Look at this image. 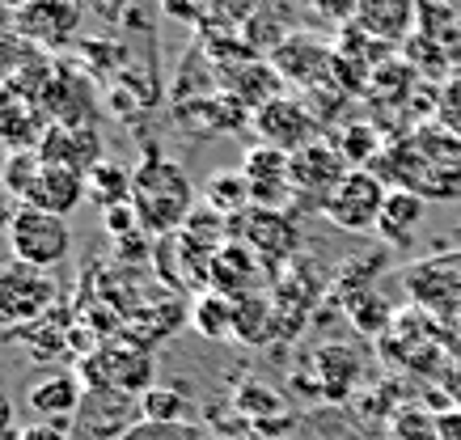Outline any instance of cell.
I'll list each match as a JSON object with an SVG mask.
<instances>
[{"label": "cell", "mask_w": 461, "mask_h": 440, "mask_svg": "<svg viewBox=\"0 0 461 440\" xmlns=\"http://www.w3.org/2000/svg\"><path fill=\"white\" fill-rule=\"evenodd\" d=\"M131 208L140 216V233L149 238H174L186 229L195 212V186L178 161L161 153H149L131 170Z\"/></svg>", "instance_id": "obj_1"}, {"label": "cell", "mask_w": 461, "mask_h": 440, "mask_svg": "<svg viewBox=\"0 0 461 440\" xmlns=\"http://www.w3.org/2000/svg\"><path fill=\"white\" fill-rule=\"evenodd\" d=\"M153 373H157L153 352L140 347V343H131L119 330L98 339L94 352H85L77 360V377L85 382V390H123V394L144 398L157 385Z\"/></svg>", "instance_id": "obj_2"}, {"label": "cell", "mask_w": 461, "mask_h": 440, "mask_svg": "<svg viewBox=\"0 0 461 440\" xmlns=\"http://www.w3.org/2000/svg\"><path fill=\"white\" fill-rule=\"evenodd\" d=\"M9 250L17 263L39 271L59 267L72 250V229L64 216L42 212V208H17L9 216Z\"/></svg>", "instance_id": "obj_3"}, {"label": "cell", "mask_w": 461, "mask_h": 440, "mask_svg": "<svg viewBox=\"0 0 461 440\" xmlns=\"http://www.w3.org/2000/svg\"><path fill=\"white\" fill-rule=\"evenodd\" d=\"M254 136L258 144H271V148H280V153H301L309 144H318L326 131H321V119L309 111L305 98H293V94H284V98L267 102L263 111H254L250 119Z\"/></svg>", "instance_id": "obj_4"}, {"label": "cell", "mask_w": 461, "mask_h": 440, "mask_svg": "<svg viewBox=\"0 0 461 440\" xmlns=\"http://www.w3.org/2000/svg\"><path fill=\"white\" fill-rule=\"evenodd\" d=\"M385 199H390V186L381 183L373 170H351L339 191L326 199V220L343 233H373L381 225V212H385Z\"/></svg>", "instance_id": "obj_5"}, {"label": "cell", "mask_w": 461, "mask_h": 440, "mask_svg": "<svg viewBox=\"0 0 461 440\" xmlns=\"http://www.w3.org/2000/svg\"><path fill=\"white\" fill-rule=\"evenodd\" d=\"M140 424V398L123 390H85L81 411L72 415V432L81 440H123Z\"/></svg>", "instance_id": "obj_6"}, {"label": "cell", "mask_w": 461, "mask_h": 440, "mask_svg": "<svg viewBox=\"0 0 461 440\" xmlns=\"http://www.w3.org/2000/svg\"><path fill=\"white\" fill-rule=\"evenodd\" d=\"M229 238H233V242H246L267 267L288 263V258L301 250V233H296L293 216L280 212V208H258V203L229 220Z\"/></svg>", "instance_id": "obj_7"}, {"label": "cell", "mask_w": 461, "mask_h": 440, "mask_svg": "<svg viewBox=\"0 0 461 440\" xmlns=\"http://www.w3.org/2000/svg\"><path fill=\"white\" fill-rule=\"evenodd\" d=\"M56 310V280L51 271L14 263L0 271V322H17V327H34Z\"/></svg>", "instance_id": "obj_8"}, {"label": "cell", "mask_w": 461, "mask_h": 440, "mask_svg": "<svg viewBox=\"0 0 461 440\" xmlns=\"http://www.w3.org/2000/svg\"><path fill=\"white\" fill-rule=\"evenodd\" d=\"M351 174V166L343 161V153L335 148V140H318L293 153L288 161V183H293V195L305 199L309 208H326V199L339 191V183Z\"/></svg>", "instance_id": "obj_9"}, {"label": "cell", "mask_w": 461, "mask_h": 440, "mask_svg": "<svg viewBox=\"0 0 461 440\" xmlns=\"http://www.w3.org/2000/svg\"><path fill=\"white\" fill-rule=\"evenodd\" d=\"M14 30L17 39H26L34 47H64L81 30L85 9L81 0H26L22 9H14Z\"/></svg>", "instance_id": "obj_10"}, {"label": "cell", "mask_w": 461, "mask_h": 440, "mask_svg": "<svg viewBox=\"0 0 461 440\" xmlns=\"http://www.w3.org/2000/svg\"><path fill=\"white\" fill-rule=\"evenodd\" d=\"M330 56H335V47L318 43L309 34H288V39H280V43L267 51L271 68L284 76V85L301 89V94H309L313 85H321L330 76Z\"/></svg>", "instance_id": "obj_11"}, {"label": "cell", "mask_w": 461, "mask_h": 440, "mask_svg": "<svg viewBox=\"0 0 461 440\" xmlns=\"http://www.w3.org/2000/svg\"><path fill=\"white\" fill-rule=\"evenodd\" d=\"M216 81H221V94H233L250 114L263 111L267 102L284 98V89H288L267 56H246V59L216 64Z\"/></svg>", "instance_id": "obj_12"}, {"label": "cell", "mask_w": 461, "mask_h": 440, "mask_svg": "<svg viewBox=\"0 0 461 440\" xmlns=\"http://www.w3.org/2000/svg\"><path fill=\"white\" fill-rule=\"evenodd\" d=\"M47 123H59V128H94V89L81 72L72 68H56L51 81H42V94L34 102Z\"/></svg>", "instance_id": "obj_13"}, {"label": "cell", "mask_w": 461, "mask_h": 440, "mask_svg": "<svg viewBox=\"0 0 461 440\" xmlns=\"http://www.w3.org/2000/svg\"><path fill=\"white\" fill-rule=\"evenodd\" d=\"M263 271H267V263L254 255L250 246L229 238V242L216 250V258H212L208 288L229 301H246V297H254V288L263 284Z\"/></svg>", "instance_id": "obj_14"}, {"label": "cell", "mask_w": 461, "mask_h": 440, "mask_svg": "<svg viewBox=\"0 0 461 440\" xmlns=\"http://www.w3.org/2000/svg\"><path fill=\"white\" fill-rule=\"evenodd\" d=\"M288 161L293 157L280 153V148H271V144H254L250 153L241 157V174H246V183H250V195L258 208H280L284 203H293V183H288Z\"/></svg>", "instance_id": "obj_15"}, {"label": "cell", "mask_w": 461, "mask_h": 440, "mask_svg": "<svg viewBox=\"0 0 461 440\" xmlns=\"http://www.w3.org/2000/svg\"><path fill=\"white\" fill-rule=\"evenodd\" d=\"M39 157L47 166H64V170H77V174H85V178L106 161V157H102L98 128H59V123L47 128V136H42V144H39Z\"/></svg>", "instance_id": "obj_16"}, {"label": "cell", "mask_w": 461, "mask_h": 440, "mask_svg": "<svg viewBox=\"0 0 461 440\" xmlns=\"http://www.w3.org/2000/svg\"><path fill=\"white\" fill-rule=\"evenodd\" d=\"M81 398H85V382L77 377V369H51L30 385L26 407L39 415L42 424L64 427V419H72L81 411Z\"/></svg>", "instance_id": "obj_17"}, {"label": "cell", "mask_w": 461, "mask_h": 440, "mask_svg": "<svg viewBox=\"0 0 461 440\" xmlns=\"http://www.w3.org/2000/svg\"><path fill=\"white\" fill-rule=\"evenodd\" d=\"M356 26L402 51L415 39V26H420V0H360Z\"/></svg>", "instance_id": "obj_18"}, {"label": "cell", "mask_w": 461, "mask_h": 440, "mask_svg": "<svg viewBox=\"0 0 461 440\" xmlns=\"http://www.w3.org/2000/svg\"><path fill=\"white\" fill-rule=\"evenodd\" d=\"M406 292L428 310H445L448 301L461 297V255H440L411 267L406 271Z\"/></svg>", "instance_id": "obj_19"}, {"label": "cell", "mask_w": 461, "mask_h": 440, "mask_svg": "<svg viewBox=\"0 0 461 440\" xmlns=\"http://www.w3.org/2000/svg\"><path fill=\"white\" fill-rule=\"evenodd\" d=\"M89 195V186H85V174L77 170H64V166H42L39 183L30 191V199L22 208H42V212H56L68 220L77 208H81V199Z\"/></svg>", "instance_id": "obj_20"}, {"label": "cell", "mask_w": 461, "mask_h": 440, "mask_svg": "<svg viewBox=\"0 0 461 440\" xmlns=\"http://www.w3.org/2000/svg\"><path fill=\"white\" fill-rule=\"evenodd\" d=\"M313 369H318V394L330 398V402H343V398H351L356 382H360L364 360L348 343H326V347L313 352Z\"/></svg>", "instance_id": "obj_21"}, {"label": "cell", "mask_w": 461, "mask_h": 440, "mask_svg": "<svg viewBox=\"0 0 461 440\" xmlns=\"http://www.w3.org/2000/svg\"><path fill=\"white\" fill-rule=\"evenodd\" d=\"M186 322V305L182 301H161V305H136V313H127L119 322V335H127L131 343H140L153 352L161 339H169L174 330Z\"/></svg>", "instance_id": "obj_22"}, {"label": "cell", "mask_w": 461, "mask_h": 440, "mask_svg": "<svg viewBox=\"0 0 461 440\" xmlns=\"http://www.w3.org/2000/svg\"><path fill=\"white\" fill-rule=\"evenodd\" d=\"M47 114L34 106V102H9L0 111V140L9 144V153H22V148H39L42 136H47Z\"/></svg>", "instance_id": "obj_23"}, {"label": "cell", "mask_w": 461, "mask_h": 440, "mask_svg": "<svg viewBox=\"0 0 461 440\" xmlns=\"http://www.w3.org/2000/svg\"><path fill=\"white\" fill-rule=\"evenodd\" d=\"M423 212H428V199L415 195V191H402V186H390V199H385V212H381V238L390 242H411V233L423 225Z\"/></svg>", "instance_id": "obj_24"}, {"label": "cell", "mask_w": 461, "mask_h": 440, "mask_svg": "<svg viewBox=\"0 0 461 440\" xmlns=\"http://www.w3.org/2000/svg\"><path fill=\"white\" fill-rule=\"evenodd\" d=\"M415 81H420V72L398 56V59H390V64H381V68L373 72V81H368V94H364V98L377 102V106L402 111L406 102H411V94H415Z\"/></svg>", "instance_id": "obj_25"}, {"label": "cell", "mask_w": 461, "mask_h": 440, "mask_svg": "<svg viewBox=\"0 0 461 440\" xmlns=\"http://www.w3.org/2000/svg\"><path fill=\"white\" fill-rule=\"evenodd\" d=\"M191 327L203 335V339H238V301L221 297V292H203V297L191 305Z\"/></svg>", "instance_id": "obj_26"}, {"label": "cell", "mask_w": 461, "mask_h": 440, "mask_svg": "<svg viewBox=\"0 0 461 440\" xmlns=\"http://www.w3.org/2000/svg\"><path fill=\"white\" fill-rule=\"evenodd\" d=\"M385 144L390 140L373 123H343L335 136V148L343 153V161H348L351 170H373V161L385 153Z\"/></svg>", "instance_id": "obj_27"}, {"label": "cell", "mask_w": 461, "mask_h": 440, "mask_svg": "<svg viewBox=\"0 0 461 440\" xmlns=\"http://www.w3.org/2000/svg\"><path fill=\"white\" fill-rule=\"evenodd\" d=\"M203 203H208L212 212H221L224 220H233L241 216L246 208H254V195H250V183H246V174H216L208 186H203Z\"/></svg>", "instance_id": "obj_28"}, {"label": "cell", "mask_w": 461, "mask_h": 440, "mask_svg": "<svg viewBox=\"0 0 461 440\" xmlns=\"http://www.w3.org/2000/svg\"><path fill=\"white\" fill-rule=\"evenodd\" d=\"M42 166H47V161L39 157V148H22V153L5 157V166H0V186L17 199V208L30 199V191H34V183H39Z\"/></svg>", "instance_id": "obj_29"}, {"label": "cell", "mask_w": 461, "mask_h": 440, "mask_svg": "<svg viewBox=\"0 0 461 440\" xmlns=\"http://www.w3.org/2000/svg\"><path fill=\"white\" fill-rule=\"evenodd\" d=\"M144 424H161V427H182L191 419V398L182 390H169V385H153L149 394L140 398Z\"/></svg>", "instance_id": "obj_30"}, {"label": "cell", "mask_w": 461, "mask_h": 440, "mask_svg": "<svg viewBox=\"0 0 461 440\" xmlns=\"http://www.w3.org/2000/svg\"><path fill=\"white\" fill-rule=\"evenodd\" d=\"M276 339V305L254 292V297L238 301V343H267Z\"/></svg>", "instance_id": "obj_31"}, {"label": "cell", "mask_w": 461, "mask_h": 440, "mask_svg": "<svg viewBox=\"0 0 461 440\" xmlns=\"http://www.w3.org/2000/svg\"><path fill=\"white\" fill-rule=\"evenodd\" d=\"M89 186V199L102 203V208H119V203H131V170L123 166H111V161H102L98 170L85 178Z\"/></svg>", "instance_id": "obj_32"}, {"label": "cell", "mask_w": 461, "mask_h": 440, "mask_svg": "<svg viewBox=\"0 0 461 440\" xmlns=\"http://www.w3.org/2000/svg\"><path fill=\"white\" fill-rule=\"evenodd\" d=\"M233 407H238L246 419H254V427H267V419L284 415V398L263 382H241L238 394H233Z\"/></svg>", "instance_id": "obj_33"}, {"label": "cell", "mask_w": 461, "mask_h": 440, "mask_svg": "<svg viewBox=\"0 0 461 440\" xmlns=\"http://www.w3.org/2000/svg\"><path fill=\"white\" fill-rule=\"evenodd\" d=\"M385 432H390V440H440L436 436V411H428L420 402L393 407Z\"/></svg>", "instance_id": "obj_34"}, {"label": "cell", "mask_w": 461, "mask_h": 440, "mask_svg": "<svg viewBox=\"0 0 461 440\" xmlns=\"http://www.w3.org/2000/svg\"><path fill=\"white\" fill-rule=\"evenodd\" d=\"M348 313H351V322H356V330H364V335H390L393 313L373 288L360 292V297H348Z\"/></svg>", "instance_id": "obj_35"}, {"label": "cell", "mask_w": 461, "mask_h": 440, "mask_svg": "<svg viewBox=\"0 0 461 440\" xmlns=\"http://www.w3.org/2000/svg\"><path fill=\"white\" fill-rule=\"evenodd\" d=\"M402 59L420 72V76H445V72L453 68V56H448L440 43H432L428 34H415V39L402 47Z\"/></svg>", "instance_id": "obj_36"}, {"label": "cell", "mask_w": 461, "mask_h": 440, "mask_svg": "<svg viewBox=\"0 0 461 440\" xmlns=\"http://www.w3.org/2000/svg\"><path fill=\"white\" fill-rule=\"evenodd\" d=\"M436 123L461 136V72H453L440 85V102H436Z\"/></svg>", "instance_id": "obj_37"}, {"label": "cell", "mask_w": 461, "mask_h": 440, "mask_svg": "<svg viewBox=\"0 0 461 440\" xmlns=\"http://www.w3.org/2000/svg\"><path fill=\"white\" fill-rule=\"evenodd\" d=\"M161 9L169 17H178V22H191V26H208L212 9H216V0H161Z\"/></svg>", "instance_id": "obj_38"}, {"label": "cell", "mask_w": 461, "mask_h": 440, "mask_svg": "<svg viewBox=\"0 0 461 440\" xmlns=\"http://www.w3.org/2000/svg\"><path fill=\"white\" fill-rule=\"evenodd\" d=\"M102 225H106V233H111V238H140V216H136V208H131V203L106 208Z\"/></svg>", "instance_id": "obj_39"}, {"label": "cell", "mask_w": 461, "mask_h": 440, "mask_svg": "<svg viewBox=\"0 0 461 440\" xmlns=\"http://www.w3.org/2000/svg\"><path fill=\"white\" fill-rule=\"evenodd\" d=\"M309 9H313V13H321L326 22H335V26L343 30V26H351V22H356L360 0H309Z\"/></svg>", "instance_id": "obj_40"}, {"label": "cell", "mask_w": 461, "mask_h": 440, "mask_svg": "<svg viewBox=\"0 0 461 440\" xmlns=\"http://www.w3.org/2000/svg\"><path fill=\"white\" fill-rule=\"evenodd\" d=\"M14 440H68V432H64L59 424H42V419H34V424L17 427Z\"/></svg>", "instance_id": "obj_41"}, {"label": "cell", "mask_w": 461, "mask_h": 440, "mask_svg": "<svg viewBox=\"0 0 461 440\" xmlns=\"http://www.w3.org/2000/svg\"><path fill=\"white\" fill-rule=\"evenodd\" d=\"M436 436L440 440H461V407H448V411L436 415Z\"/></svg>", "instance_id": "obj_42"}, {"label": "cell", "mask_w": 461, "mask_h": 440, "mask_svg": "<svg viewBox=\"0 0 461 440\" xmlns=\"http://www.w3.org/2000/svg\"><path fill=\"white\" fill-rule=\"evenodd\" d=\"M17 427H14V402L0 394V440H14Z\"/></svg>", "instance_id": "obj_43"}]
</instances>
